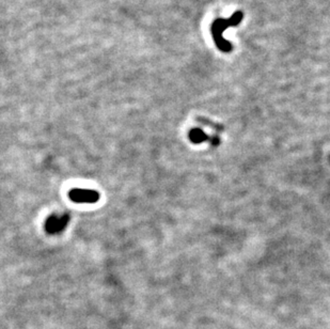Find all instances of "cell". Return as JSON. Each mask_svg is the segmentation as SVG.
Listing matches in <instances>:
<instances>
[{"instance_id":"obj_1","label":"cell","mask_w":330,"mask_h":329,"mask_svg":"<svg viewBox=\"0 0 330 329\" xmlns=\"http://www.w3.org/2000/svg\"><path fill=\"white\" fill-rule=\"evenodd\" d=\"M242 19H244V13L242 11H235L234 14L230 19H216L211 25V33L214 42H215L217 48L222 51V53H231L233 49L232 43L223 39V32L227 30L229 27L239 26Z\"/></svg>"},{"instance_id":"obj_2","label":"cell","mask_w":330,"mask_h":329,"mask_svg":"<svg viewBox=\"0 0 330 329\" xmlns=\"http://www.w3.org/2000/svg\"><path fill=\"white\" fill-rule=\"evenodd\" d=\"M68 197L73 202L76 203H95L100 200V194L93 189H85V188H73L68 193Z\"/></svg>"},{"instance_id":"obj_3","label":"cell","mask_w":330,"mask_h":329,"mask_svg":"<svg viewBox=\"0 0 330 329\" xmlns=\"http://www.w3.org/2000/svg\"><path fill=\"white\" fill-rule=\"evenodd\" d=\"M69 222V215L54 214L50 215L45 221V230L49 234H59L65 231Z\"/></svg>"},{"instance_id":"obj_4","label":"cell","mask_w":330,"mask_h":329,"mask_svg":"<svg viewBox=\"0 0 330 329\" xmlns=\"http://www.w3.org/2000/svg\"><path fill=\"white\" fill-rule=\"evenodd\" d=\"M189 139L193 143H202V142H210L213 147H216L220 143V138L218 136L210 137L200 129H193L189 132Z\"/></svg>"},{"instance_id":"obj_5","label":"cell","mask_w":330,"mask_h":329,"mask_svg":"<svg viewBox=\"0 0 330 329\" xmlns=\"http://www.w3.org/2000/svg\"><path fill=\"white\" fill-rule=\"evenodd\" d=\"M196 120H197V122H198V123H200L202 125L208 126V128H211L213 130H215L218 132V134H220V132H222V131H223V126L221 124L212 122L211 120H208V119H206L204 117H197Z\"/></svg>"}]
</instances>
